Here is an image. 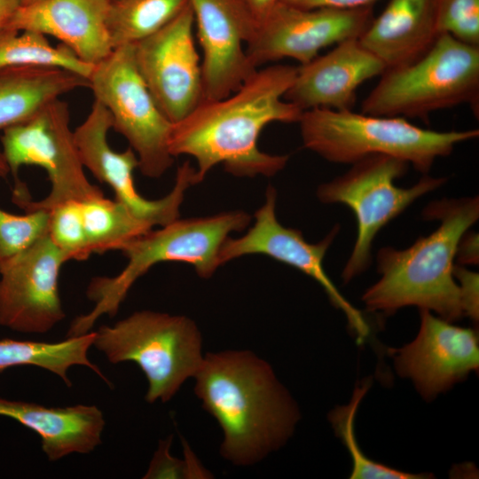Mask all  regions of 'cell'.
<instances>
[{
	"label": "cell",
	"mask_w": 479,
	"mask_h": 479,
	"mask_svg": "<svg viewBox=\"0 0 479 479\" xmlns=\"http://www.w3.org/2000/svg\"><path fill=\"white\" fill-rule=\"evenodd\" d=\"M381 76L361 113L426 122L435 111L468 104L478 115L479 46L442 34L418 59L387 68Z\"/></svg>",
	"instance_id": "obj_6"
},
{
	"label": "cell",
	"mask_w": 479,
	"mask_h": 479,
	"mask_svg": "<svg viewBox=\"0 0 479 479\" xmlns=\"http://www.w3.org/2000/svg\"><path fill=\"white\" fill-rule=\"evenodd\" d=\"M111 128L109 112L95 99L85 120L74 130L83 167L112 188L116 200L153 227L163 226L179 218V208L186 190L198 184L195 168L185 162L177 169L169 193L159 200H147L135 187L133 173L138 168L137 154L130 147L122 152L112 149L107 141Z\"/></svg>",
	"instance_id": "obj_12"
},
{
	"label": "cell",
	"mask_w": 479,
	"mask_h": 479,
	"mask_svg": "<svg viewBox=\"0 0 479 479\" xmlns=\"http://www.w3.org/2000/svg\"><path fill=\"white\" fill-rule=\"evenodd\" d=\"M2 151L15 178L23 165L43 168L51 183L48 195L38 200L31 197L18 206L27 210H50L69 200H85L103 195L85 175L70 127L68 104L57 98L27 121L10 127L1 136Z\"/></svg>",
	"instance_id": "obj_10"
},
{
	"label": "cell",
	"mask_w": 479,
	"mask_h": 479,
	"mask_svg": "<svg viewBox=\"0 0 479 479\" xmlns=\"http://www.w3.org/2000/svg\"><path fill=\"white\" fill-rule=\"evenodd\" d=\"M84 229L91 253L122 250L132 240L152 230L146 221L125 205L103 195L81 202Z\"/></svg>",
	"instance_id": "obj_24"
},
{
	"label": "cell",
	"mask_w": 479,
	"mask_h": 479,
	"mask_svg": "<svg viewBox=\"0 0 479 479\" xmlns=\"http://www.w3.org/2000/svg\"><path fill=\"white\" fill-rule=\"evenodd\" d=\"M110 0H40L20 5L6 29L51 35L96 65L113 51L106 27Z\"/></svg>",
	"instance_id": "obj_19"
},
{
	"label": "cell",
	"mask_w": 479,
	"mask_h": 479,
	"mask_svg": "<svg viewBox=\"0 0 479 479\" xmlns=\"http://www.w3.org/2000/svg\"><path fill=\"white\" fill-rule=\"evenodd\" d=\"M440 225L409 247H385L377 254L380 279L362 295L371 312L390 315L406 306L435 311L450 322L464 317L453 269L458 244L479 218V198L443 199L422 212Z\"/></svg>",
	"instance_id": "obj_3"
},
{
	"label": "cell",
	"mask_w": 479,
	"mask_h": 479,
	"mask_svg": "<svg viewBox=\"0 0 479 479\" xmlns=\"http://www.w3.org/2000/svg\"><path fill=\"white\" fill-rule=\"evenodd\" d=\"M373 19L372 6L308 9L280 0L256 24L246 51L255 68L285 58L303 65L327 46L358 38Z\"/></svg>",
	"instance_id": "obj_11"
},
{
	"label": "cell",
	"mask_w": 479,
	"mask_h": 479,
	"mask_svg": "<svg viewBox=\"0 0 479 479\" xmlns=\"http://www.w3.org/2000/svg\"><path fill=\"white\" fill-rule=\"evenodd\" d=\"M409 164L400 159L373 154L352 164L351 169L318 186L317 196L326 204L340 203L354 213L357 234L342 278L344 283L364 272L372 261V245L377 233L422 195L447 181L446 177L424 175L408 188L395 185Z\"/></svg>",
	"instance_id": "obj_8"
},
{
	"label": "cell",
	"mask_w": 479,
	"mask_h": 479,
	"mask_svg": "<svg viewBox=\"0 0 479 479\" xmlns=\"http://www.w3.org/2000/svg\"><path fill=\"white\" fill-rule=\"evenodd\" d=\"M10 175V169L0 147V177L6 178Z\"/></svg>",
	"instance_id": "obj_37"
},
{
	"label": "cell",
	"mask_w": 479,
	"mask_h": 479,
	"mask_svg": "<svg viewBox=\"0 0 479 479\" xmlns=\"http://www.w3.org/2000/svg\"><path fill=\"white\" fill-rule=\"evenodd\" d=\"M277 192L268 186L263 205L255 213V224L243 236L227 238L219 252L220 265L245 255L260 254L290 265L315 279L332 304L345 315L357 343L362 344L370 328L361 311L338 290L326 273L323 260L340 226L336 225L325 239L309 243L296 229L285 227L276 216Z\"/></svg>",
	"instance_id": "obj_14"
},
{
	"label": "cell",
	"mask_w": 479,
	"mask_h": 479,
	"mask_svg": "<svg viewBox=\"0 0 479 479\" xmlns=\"http://www.w3.org/2000/svg\"><path fill=\"white\" fill-rule=\"evenodd\" d=\"M59 67L89 79L94 65L62 43L53 46L42 33L4 28L0 30V67Z\"/></svg>",
	"instance_id": "obj_26"
},
{
	"label": "cell",
	"mask_w": 479,
	"mask_h": 479,
	"mask_svg": "<svg viewBox=\"0 0 479 479\" xmlns=\"http://www.w3.org/2000/svg\"><path fill=\"white\" fill-rule=\"evenodd\" d=\"M81 202L69 200L49 210L48 236L68 261H85L92 254L84 229Z\"/></svg>",
	"instance_id": "obj_29"
},
{
	"label": "cell",
	"mask_w": 479,
	"mask_h": 479,
	"mask_svg": "<svg viewBox=\"0 0 479 479\" xmlns=\"http://www.w3.org/2000/svg\"><path fill=\"white\" fill-rule=\"evenodd\" d=\"M170 439L161 441L157 452L154 453L148 471L144 478H185L194 475L188 460L174 458L169 453Z\"/></svg>",
	"instance_id": "obj_31"
},
{
	"label": "cell",
	"mask_w": 479,
	"mask_h": 479,
	"mask_svg": "<svg viewBox=\"0 0 479 479\" xmlns=\"http://www.w3.org/2000/svg\"><path fill=\"white\" fill-rule=\"evenodd\" d=\"M438 35L448 34L466 44L479 46V0H436Z\"/></svg>",
	"instance_id": "obj_30"
},
{
	"label": "cell",
	"mask_w": 479,
	"mask_h": 479,
	"mask_svg": "<svg viewBox=\"0 0 479 479\" xmlns=\"http://www.w3.org/2000/svg\"><path fill=\"white\" fill-rule=\"evenodd\" d=\"M0 415L36 433L49 461L72 453H90L101 444L106 424L102 411L86 404L48 407L0 398Z\"/></svg>",
	"instance_id": "obj_20"
},
{
	"label": "cell",
	"mask_w": 479,
	"mask_h": 479,
	"mask_svg": "<svg viewBox=\"0 0 479 479\" xmlns=\"http://www.w3.org/2000/svg\"><path fill=\"white\" fill-rule=\"evenodd\" d=\"M50 211L15 215L0 208V265L48 235Z\"/></svg>",
	"instance_id": "obj_28"
},
{
	"label": "cell",
	"mask_w": 479,
	"mask_h": 479,
	"mask_svg": "<svg viewBox=\"0 0 479 479\" xmlns=\"http://www.w3.org/2000/svg\"><path fill=\"white\" fill-rule=\"evenodd\" d=\"M92 346L112 364L133 362L148 382L145 400L169 401L194 377L204 356L202 337L188 317L153 310L136 311L94 332Z\"/></svg>",
	"instance_id": "obj_7"
},
{
	"label": "cell",
	"mask_w": 479,
	"mask_h": 479,
	"mask_svg": "<svg viewBox=\"0 0 479 479\" xmlns=\"http://www.w3.org/2000/svg\"><path fill=\"white\" fill-rule=\"evenodd\" d=\"M194 393L223 432L221 455L251 466L282 447L300 419L298 406L268 362L250 350L207 353Z\"/></svg>",
	"instance_id": "obj_2"
},
{
	"label": "cell",
	"mask_w": 479,
	"mask_h": 479,
	"mask_svg": "<svg viewBox=\"0 0 479 479\" xmlns=\"http://www.w3.org/2000/svg\"><path fill=\"white\" fill-rule=\"evenodd\" d=\"M478 234L466 232L461 237L456 252L459 265L478 263Z\"/></svg>",
	"instance_id": "obj_34"
},
{
	"label": "cell",
	"mask_w": 479,
	"mask_h": 479,
	"mask_svg": "<svg viewBox=\"0 0 479 479\" xmlns=\"http://www.w3.org/2000/svg\"><path fill=\"white\" fill-rule=\"evenodd\" d=\"M385 69L382 61L365 49L358 38H349L297 67L284 98L302 112L314 108L352 110L357 88Z\"/></svg>",
	"instance_id": "obj_18"
},
{
	"label": "cell",
	"mask_w": 479,
	"mask_h": 479,
	"mask_svg": "<svg viewBox=\"0 0 479 479\" xmlns=\"http://www.w3.org/2000/svg\"><path fill=\"white\" fill-rule=\"evenodd\" d=\"M250 220L248 214L239 210L177 218L132 240L121 250L128 263L117 275L90 280L86 294L94 307L73 319L67 336L85 334L102 315H116L133 284L157 263H186L200 277L210 278L221 266L219 252L229 234L244 230Z\"/></svg>",
	"instance_id": "obj_4"
},
{
	"label": "cell",
	"mask_w": 479,
	"mask_h": 479,
	"mask_svg": "<svg viewBox=\"0 0 479 479\" xmlns=\"http://www.w3.org/2000/svg\"><path fill=\"white\" fill-rule=\"evenodd\" d=\"M65 254L45 236L0 265V326L44 334L65 318L59 278Z\"/></svg>",
	"instance_id": "obj_15"
},
{
	"label": "cell",
	"mask_w": 479,
	"mask_h": 479,
	"mask_svg": "<svg viewBox=\"0 0 479 479\" xmlns=\"http://www.w3.org/2000/svg\"><path fill=\"white\" fill-rule=\"evenodd\" d=\"M370 386L366 381L355 389L350 402L337 407L329 415L335 434L347 447L351 459V479H421L428 478L426 474H412L397 470L367 458L359 448L355 437V415L358 405Z\"/></svg>",
	"instance_id": "obj_27"
},
{
	"label": "cell",
	"mask_w": 479,
	"mask_h": 479,
	"mask_svg": "<svg viewBox=\"0 0 479 479\" xmlns=\"http://www.w3.org/2000/svg\"><path fill=\"white\" fill-rule=\"evenodd\" d=\"M88 79L51 67H0V130L22 123L50 102L79 88Z\"/></svg>",
	"instance_id": "obj_22"
},
{
	"label": "cell",
	"mask_w": 479,
	"mask_h": 479,
	"mask_svg": "<svg viewBox=\"0 0 479 479\" xmlns=\"http://www.w3.org/2000/svg\"><path fill=\"white\" fill-rule=\"evenodd\" d=\"M93 339L94 332L57 342L0 340V373L13 366L35 365L56 374L70 387L68 370L74 365H84L108 381L88 357Z\"/></svg>",
	"instance_id": "obj_23"
},
{
	"label": "cell",
	"mask_w": 479,
	"mask_h": 479,
	"mask_svg": "<svg viewBox=\"0 0 479 479\" xmlns=\"http://www.w3.org/2000/svg\"><path fill=\"white\" fill-rule=\"evenodd\" d=\"M258 23L280 0H240Z\"/></svg>",
	"instance_id": "obj_35"
},
{
	"label": "cell",
	"mask_w": 479,
	"mask_h": 479,
	"mask_svg": "<svg viewBox=\"0 0 479 479\" xmlns=\"http://www.w3.org/2000/svg\"><path fill=\"white\" fill-rule=\"evenodd\" d=\"M189 4L167 25L134 43L137 69L163 114L176 123L203 99L201 61Z\"/></svg>",
	"instance_id": "obj_13"
},
{
	"label": "cell",
	"mask_w": 479,
	"mask_h": 479,
	"mask_svg": "<svg viewBox=\"0 0 479 479\" xmlns=\"http://www.w3.org/2000/svg\"><path fill=\"white\" fill-rule=\"evenodd\" d=\"M297 67L273 65L258 68L229 96L203 100L183 120L173 123L169 152L173 157L195 159L200 183L210 169L223 164L236 177H271L284 169L289 156L262 152L260 133L271 122H298L302 111L284 96Z\"/></svg>",
	"instance_id": "obj_1"
},
{
	"label": "cell",
	"mask_w": 479,
	"mask_h": 479,
	"mask_svg": "<svg viewBox=\"0 0 479 479\" xmlns=\"http://www.w3.org/2000/svg\"><path fill=\"white\" fill-rule=\"evenodd\" d=\"M302 8L357 9L372 6L379 0H281Z\"/></svg>",
	"instance_id": "obj_33"
},
{
	"label": "cell",
	"mask_w": 479,
	"mask_h": 479,
	"mask_svg": "<svg viewBox=\"0 0 479 479\" xmlns=\"http://www.w3.org/2000/svg\"><path fill=\"white\" fill-rule=\"evenodd\" d=\"M89 88L109 112L112 128L135 152L145 177H161L172 165L169 137L173 123L163 114L140 76L134 44L115 48L94 65Z\"/></svg>",
	"instance_id": "obj_9"
},
{
	"label": "cell",
	"mask_w": 479,
	"mask_h": 479,
	"mask_svg": "<svg viewBox=\"0 0 479 479\" xmlns=\"http://www.w3.org/2000/svg\"><path fill=\"white\" fill-rule=\"evenodd\" d=\"M298 123L304 147L328 161L353 164L370 155L385 154L412 164L423 174L456 145L479 136L477 129L436 131L400 116L326 108L303 111Z\"/></svg>",
	"instance_id": "obj_5"
},
{
	"label": "cell",
	"mask_w": 479,
	"mask_h": 479,
	"mask_svg": "<svg viewBox=\"0 0 479 479\" xmlns=\"http://www.w3.org/2000/svg\"><path fill=\"white\" fill-rule=\"evenodd\" d=\"M416 338L399 349H390L397 373L412 380L426 399L452 387L479 366L477 332L460 327L430 310H420Z\"/></svg>",
	"instance_id": "obj_17"
},
{
	"label": "cell",
	"mask_w": 479,
	"mask_h": 479,
	"mask_svg": "<svg viewBox=\"0 0 479 479\" xmlns=\"http://www.w3.org/2000/svg\"><path fill=\"white\" fill-rule=\"evenodd\" d=\"M454 278L459 281L464 316L478 321V274L461 265H454Z\"/></svg>",
	"instance_id": "obj_32"
},
{
	"label": "cell",
	"mask_w": 479,
	"mask_h": 479,
	"mask_svg": "<svg viewBox=\"0 0 479 479\" xmlns=\"http://www.w3.org/2000/svg\"><path fill=\"white\" fill-rule=\"evenodd\" d=\"M37 1H40V0H20V5L33 4Z\"/></svg>",
	"instance_id": "obj_38"
},
{
	"label": "cell",
	"mask_w": 479,
	"mask_h": 479,
	"mask_svg": "<svg viewBox=\"0 0 479 479\" xmlns=\"http://www.w3.org/2000/svg\"><path fill=\"white\" fill-rule=\"evenodd\" d=\"M202 51L203 100L225 98L258 68L244 47L256 21L240 0H188Z\"/></svg>",
	"instance_id": "obj_16"
},
{
	"label": "cell",
	"mask_w": 479,
	"mask_h": 479,
	"mask_svg": "<svg viewBox=\"0 0 479 479\" xmlns=\"http://www.w3.org/2000/svg\"><path fill=\"white\" fill-rule=\"evenodd\" d=\"M187 4L188 0H110L106 27L113 50L152 35Z\"/></svg>",
	"instance_id": "obj_25"
},
{
	"label": "cell",
	"mask_w": 479,
	"mask_h": 479,
	"mask_svg": "<svg viewBox=\"0 0 479 479\" xmlns=\"http://www.w3.org/2000/svg\"><path fill=\"white\" fill-rule=\"evenodd\" d=\"M20 5V0H0V30L5 28Z\"/></svg>",
	"instance_id": "obj_36"
},
{
	"label": "cell",
	"mask_w": 479,
	"mask_h": 479,
	"mask_svg": "<svg viewBox=\"0 0 479 479\" xmlns=\"http://www.w3.org/2000/svg\"><path fill=\"white\" fill-rule=\"evenodd\" d=\"M436 4V0H389L358 40L386 69L412 63L439 36Z\"/></svg>",
	"instance_id": "obj_21"
}]
</instances>
